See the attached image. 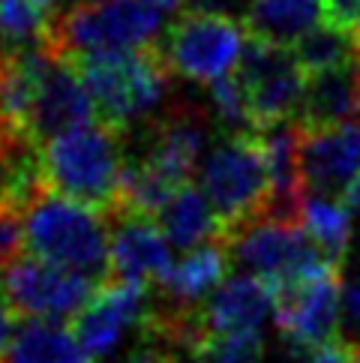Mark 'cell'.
Masks as SVG:
<instances>
[{"mask_svg": "<svg viewBox=\"0 0 360 363\" xmlns=\"http://www.w3.org/2000/svg\"><path fill=\"white\" fill-rule=\"evenodd\" d=\"M72 63L94 99L99 123L118 135L153 123L169 99L171 69L159 45L114 51V55H87L75 57Z\"/></svg>", "mask_w": 360, "mask_h": 363, "instance_id": "cell-1", "label": "cell"}, {"mask_svg": "<svg viewBox=\"0 0 360 363\" xmlns=\"http://www.w3.org/2000/svg\"><path fill=\"white\" fill-rule=\"evenodd\" d=\"M24 243L33 258L72 270L96 285L111 279L108 219L55 192H43L24 211Z\"/></svg>", "mask_w": 360, "mask_h": 363, "instance_id": "cell-2", "label": "cell"}, {"mask_svg": "<svg viewBox=\"0 0 360 363\" xmlns=\"http://www.w3.org/2000/svg\"><path fill=\"white\" fill-rule=\"evenodd\" d=\"M123 165L120 135L102 123L75 129L43 145L48 189L99 213H111L118 207Z\"/></svg>", "mask_w": 360, "mask_h": 363, "instance_id": "cell-3", "label": "cell"}, {"mask_svg": "<svg viewBox=\"0 0 360 363\" xmlns=\"http://www.w3.org/2000/svg\"><path fill=\"white\" fill-rule=\"evenodd\" d=\"M162 33V12L147 0H111V4H72L55 16L48 48L75 60L87 55L150 48Z\"/></svg>", "mask_w": 360, "mask_h": 363, "instance_id": "cell-4", "label": "cell"}, {"mask_svg": "<svg viewBox=\"0 0 360 363\" xmlns=\"http://www.w3.org/2000/svg\"><path fill=\"white\" fill-rule=\"evenodd\" d=\"M201 189L210 199L225 238L264 216L270 201V168L259 133L225 135L201 162Z\"/></svg>", "mask_w": 360, "mask_h": 363, "instance_id": "cell-5", "label": "cell"}, {"mask_svg": "<svg viewBox=\"0 0 360 363\" xmlns=\"http://www.w3.org/2000/svg\"><path fill=\"white\" fill-rule=\"evenodd\" d=\"M225 246L228 255L237 262L240 274L259 277L274 289L342 270V264L327 258L300 223H279V219L259 216L255 223L228 235Z\"/></svg>", "mask_w": 360, "mask_h": 363, "instance_id": "cell-6", "label": "cell"}, {"mask_svg": "<svg viewBox=\"0 0 360 363\" xmlns=\"http://www.w3.org/2000/svg\"><path fill=\"white\" fill-rule=\"evenodd\" d=\"M249 43V28L213 12H184L162 33V57L180 79L210 87L237 72Z\"/></svg>", "mask_w": 360, "mask_h": 363, "instance_id": "cell-7", "label": "cell"}, {"mask_svg": "<svg viewBox=\"0 0 360 363\" xmlns=\"http://www.w3.org/2000/svg\"><path fill=\"white\" fill-rule=\"evenodd\" d=\"M237 79L249 102L255 133L294 121L303 99L306 72L291 48L274 45L249 33L247 51H243V60L237 67Z\"/></svg>", "mask_w": 360, "mask_h": 363, "instance_id": "cell-8", "label": "cell"}, {"mask_svg": "<svg viewBox=\"0 0 360 363\" xmlns=\"http://www.w3.org/2000/svg\"><path fill=\"white\" fill-rule=\"evenodd\" d=\"M4 294L12 313L24 321H69L79 318L96 297L99 285L72 270L55 267L40 258H18L4 279Z\"/></svg>", "mask_w": 360, "mask_h": 363, "instance_id": "cell-9", "label": "cell"}, {"mask_svg": "<svg viewBox=\"0 0 360 363\" xmlns=\"http://www.w3.org/2000/svg\"><path fill=\"white\" fill-rule=\"evenodd\" d=\"M274 321L298 354L337 342L342 324V270L276 289Z\"/></svg>", "mask_w": 360, "mask_h": 363, "instance_id": "cell-10", "label": "cell"}, {"mask_svg": "<svg viewBox=\"0 0 360 363\" xmlns=\"http://www.w3.org/2000/svg\"><path fill=\"white\" fill-rule=\"evenodd\" d=\"M108 219V250H111V279L157 285L174 267L171 240L153 216H141L130 211H111Z\"/></svg>", "mask_w": 360, "mask_h": 363, "instance_id": "cell-11", "label": "cell"}, {"mask_svg": "<svg viewBox=\"0 0 360 363\" xmlns=\"http://www.w3.org/2000/svg\"><path fill=\"white\" fill-rule=\"evenodd\" d=\"M96 121V106L90 99L75 63L51 51L40 75V90H36L30 114V141L43 147L67 133L94 126Z\"/></svg>", "mask_w": 360, "mask_h": 363, "instance_id": "cell-12", "label": "cell"}, {"mask_svg": "<svg viewBox=\"0 0 360 363\" xmlns=\"http://www.w3.org/2000/svg\"><path fill=\"white\" fill-rule=\"evenodd\" d=\"M150 306V289L135 282H118L108 279L99 285L96 297L87 303L84 313L75 318L72 333L79 345L84 348L87 360L108 357L123 333L130 328H141Z\"/></svg>", "mask_w": 360, "mask_h": 363, "instance_id": "cell-13", "label": "cell"}, {"mask_svg": "<svg viewBox=\"0 0 360 363\" xmlns=\"http://www.w3.org/2000/svg\"><path fill=\"white\" fill-rule=\"evenodd\" d=\"M196 318H198L201 336L261 333L264 324L270 318H276V289L249 274L228 277L196 309Z\"/></svg>", "mask_w": 360, "mask_h": 363, "instance_id": "cell-14", "label": "cell"}, {"mask_svg": "<svg viewBox=\"0 0 360 363\" xmlns=\"http://www.w3.org/2000/svg\"><path fill=\"white\" fill-rule=\"evenodd\" d=\"M300 174L306 192L342 199L360 177V123L303 133Z\"/></svg>", "mask_w": 360, "mask_h": 363, "instance_id": "cell-15", "label": "cell"}, {"mask_svg": "<svg viewBox=\"0 0 360 363\" xmlns=\"http://www.w3.org/2000/svg\"><path fill=\"white\" fill-rule=\"evenodd\" d=\"M300 133H325V129L360 123V67H345L306 75L300 108L294 114Z\"/></svg>", "mask_w": 360, "mask_h": 363, "instance_id": "cell-16", "label": "cell"}, {"mask_svg": "<svg viewBox=\"0 0 360 363\" xmlns=\"http://www.w3.org/2000/svg\"><path fill=\"white\" fill-rule=\"evenodd\" d=\"M228 258L231 255H228L225 240L198 246V250L186 252L180 262H174L169 277L153 289V294L162 297V301L171 303V306L196 309L225 282Z\"/></svg>", "mask_w": 360, "mask_h": 363, "instance_id": "cell-17", "label": "cell"}, {"mask_svg": "<svg viewBox=\"0 0 360 363\" xmlns=\"http://www.w3.org/2000/svg\"><path fill=\"white\" fill-rule=\"evenodd\" d=\"M159 228L165 231V238L171 240L177 250H198L216 240H225V228L216 216L210 199L204 196V189L198 186H184L177 196L165 204V211L157 216Z\"/></svg>", "mask_w": 360, "mask_h": 363, "instance_id": "cell-18", "label": "cell"}, {"mask_svg": "<svg viewBox=\"0 0 360 363\" xmlns=\"http://www.w3.org/2000/svg\"><path fill=\"white\" fill-rule=\"evenodd\" d=\"M318 24H325V0H252L247 12L252 36L286 48H294Z\"/></svg>", "mask_w": 360, "mask_h": 363, "instance_id": "cell-19", "label": "cell"}, {"mask_svg": "<svg viewBox=\"0 0 360 363\" xmlns=\"http://www.w3.org/2000/svg\"><path fill=\"white\" fill-rule=\"evenodd\" d=\"M4 363H90L69 328L57 321H21Z\"/></svg>", "mask_w": 360, "mask_h": 363, "instance_id": "cell-20", "label": "cell"}, {"mask_svg": "<svg viewBox=\"0 0 360 363\" xmlns=\"http://www.w3.org/2000/svg\"><path fill=\"white\" fill-rule=\"evenodd\" d=\"M300 225L310 235L327 258L337 264L345 262L351 246V231H354V216L345 207L342 199L333 196H318V192H306L303 207H300Z\"/></svg>", "mask_w": 360, "mask_h": 363, "instance_id": "cell-21", "label": "cell"}, {"mask_svg": "<svg viewBox=\"0 0 360 363\" xmlns=\"http://www.w3.org/2000/svg\"><path fill=\"white\" fill-rule=\"evenodd\" d=\"M55 16L40 0H0V51L45 48Z\"/></svg>", "mask_w": 360, "mask_h": 363, "instance_id": "cell-22", "label": "cell"}, {"mask_svg": "<svg viewBox=\"0 0 360 363\" xmlns=\"http://www.w3.org/2000/svg\"><path fill=\"white\" fill-rule=\"evenodd\" d=\"M291 51L306 75H318V72L345 67V63H354L360 55V36L325 21L313 33H306Z\"/></svg>", "mask_w": 360, "mask_h": 363, "instance_id": "cell-23", "label": "cell"}, {"mask_svg": "<svg viewBox=\"0 0 360 363\" xmlns=\"http://www.w3.org/2000/svg\"><path fill=\"white\" fill-rule=\"evenodd\" d=\"M208 106H210V121L216 126H223L228 135H249L255 133L249 102L243 94V84L237 79V72L225 75V79L213 82L208 87Z\"/></svg>", "mask_w": 360, "mask_h": 363, "instance_id": "cell-24", "label": "cell"}, {"mask_svg": "<svg viewBox=\"0 0 360 363\" xmlns=\"http://www.w3.org/2000/svg\"><path fill=\"white\" fill-rule=\"evenodd\" d=\"M189 354L192 363H264V342L261 333L201 336Z\"/></svg>", "mask_w": 360, "mask_h": 363, "instance_id": "cell-25", "label": "cell"}, {"mask_svg": "<svg viewBox=\"0 0 360 363\" xmlns=\"http://www.w3.org/2000/svg\"><path fill=\"white\" fill-rule=\"evenodd\" d=\"M24 246V213L0 201V277L21 258Z\"/></svg>", "mask_w": 360, "mask_h": 363, "instance_id": "cell-26", "label": "cell"}, {"mask_svg": "<svg viewBox=\"0 0 360 363\" xmlns=\"http://www.w3.org/2000/svg\"><path fill=\"white\" fill-rule=\"evenodd\" d=\"M339 340L351 348H360V262L342 279V324Z\"/></svg>", "mask_w": 360, "mask_h": 363, "instance_id": "cell-27", "label": "cell"}, {"mask_svg": "<svg viewBox=\"0 0 360 363\" xmlns=\"http://www.w3.org/2000/svg\"><path fill=\"white\" fill-rule=\"evenodd\" d=\"M300 363H354V348L345 345L342 340L327 342L321 348H313L300 357Z\"/></svg>", "mask_w": 360, "mask_h": 363, "instance_id": "cell-28", "label": "cell"}, {"mask_svg": "<svg viewBox=\"0 0 360 363\" xmlns=\"http://www.w3.org/2000/svg\"><path fill=\"white\" fill-rule=\"evenodd\" d=\"M252 0H189V12H213V16L237 18V12H249Z\"/></svg>", "mask_w": 360, "mask_h": 363, "instance_id": "cell-29", "label": "cell"}, {"mask_svg": "<svg viewBox=\"0 0 360 363\" xmlns=\"http://www.w3.org/2000/svg\"><path fill=\"white\" fill-rule=\"evenodd\" d=\"M120 363H174V354H171V348H165V345L145 342V345H138L135 352L126 354V360H120Z\"/></svg>", "mask_w": 360, "mask_h": 363, "instance_id": "cell-30", "label": "cell"}, {"mask_svg": "<svg viewBox=\"0 0 360 363\" xmlns=\"http://www.w3.org/2000/svg\"><path fill=\"white\" fill-rule=\"evenodd\" d=\"M12 306L6 301V294H4V285H0V363H4V354H6V348H9V340H12Z\"/></svg>", "mask_w": 360, "mask_h": 363, "instance_id": "cell-31", "label": "cell"}, {"mask_svg": "<svg viewBox=\"0 0 360 363\" xmlns=\"http://www.w3.org/2000/svg\"><path fill=\"white\" fill-rule=\"evenodd\" d=\"M342 201H345V207H349V211H351V216H354L357 223H360V177H357L354 184L349 186V192H345V196H342Z\"/></svg>", "mask_w": 360, "mask_h": 363, "instance_id": "cell-32", "label": "cell"}, {"mask_svg": "<svg viewBox=\"0 0 360 363\" xmlns=\"http://www.w3.org/2000/svg\"><path fill=\"white\" fill-rule=\"evenodd\" d=\"M147 4L162 12V9H177L180 4H189V0H147Z\"/></svg>", "mask_w": 360, "mask_h": 363, "instance_id": "cell-33", "label": "cell"}, {"mask_svg": "<svg viewBox=\"0 0 360 363\" xmlns=\"http://www.w3.org/2000/svg\"><path fill=\"white\" fill-rule=\"evenodd\" d=\"M43 6H55V4H60V0H40Z\"/></svg>", "mask_w": 360, "mask_h": 363, "instance_id": "cell-34", "label": "cell"}, {"mask_svg": "<svg viewBox=\"0 0 360 363\" xmlns=\"http://www.w3.org/2000/svg\"><path fill=\"white\" fill-rule=\"evenodd\" d=\"M84 4H111V0H84Z\"/></svg>", "mask_w": 360, "mask_h": 363, "instance_id": "cell-35", "label": "cell"}, {"mask_svg": "<svg viewBox=\"0 0 360 363\" xmlns=\"http://www.w3.org/2000/svg\"><path fill=\"white\" fill-rule=\"evenodd\" d=\"M354 363H360V348H354Z\"/></svg>", "mask_w": 360, "mask_h": 363, "instance_id": "cell-36", "label": "cell"}, {"mask_svg": "<svg viewBox=\"0 0 360 363\" xmlns=\"http://www.w3.org/2000/svg\"><path fill=\"white\" fill-rule=\"evenodd\" d=\"M357 67H360V55H357Z\"/></svg>", "mask_w": 360, "mask_h": 363, "instance_id": "cell-37", "label": "cell"}]
</instances>
